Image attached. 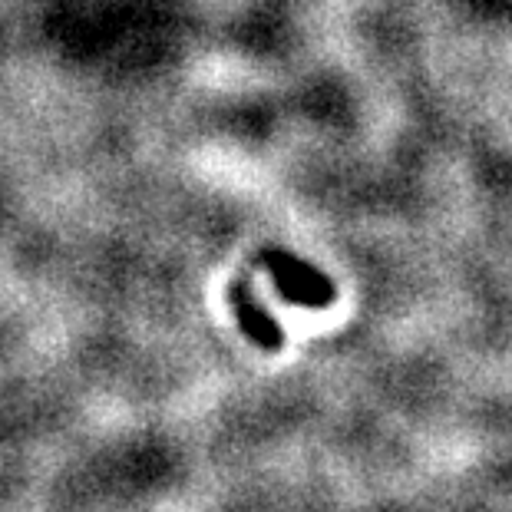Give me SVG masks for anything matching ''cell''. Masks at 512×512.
I'll use <instances>...</instances> for the list:
<instances>
[{"label":"cell","mask_w":512,"mask_h":512,"mask_svg":"<svg viewBox=\"0 0 512 512\" xmlns=\"http://www.w3.org/2000/svg\"><path fill=\"white\" fill-rule=\"evenodd\" d=\"M261 265L271 271V281H275L281 298H288L294 304L321 311L337 298L334 281L321 268L308 265V261L285 252V248H265L261 252Z\"/></svg>","instance_id":"obj_1"},{"label":"cell","mask_w":512,"mask_h":512,"mask_svg":"<svg viewBox=\"0 0 512 512\" xmlns=\"http://www.w3.org/2000/svg\"><path fill=\"white\" fill-rule=\"evenodd\" d=\"M228 298H232L235 318L242 324L248 341L258 344L261 351H281V347H285V334H281V328L268 311H261V304L252 298V291H248L245 281H238V285L228 291Z\"/></svg>","instance_id":"obj_2"}]
</instances>
